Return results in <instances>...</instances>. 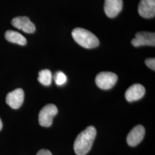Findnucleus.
<instances>
[{"label":"nucleus","instance_id":"17","mask_svg":"<svg viewBox=\"0 0 155 155\" xmlns=\"http://www.w3.org/2000/svg\"><path fill=\"white\" fill-rule=\"evenodd\" d=\"M2 127V122L1 121V118H0V130H1Z\"/></svg>","mask_w":155,"mask_h":155},{"label":"nucleus","instance_id":"4","mask_svg":"<svg viewBox=\"0 0 155 155\" xmlns=\"http://www.w3.org/2000/svg\"><path fill=\"white\" fill-rule=\"evenodd\" d=\"M58 111V108L55 105L48 104L45 106L39 113L40 125L44 127H50L53 122V118L57 114Z\"/></svg>","mask_w":155,"mask_h":155},{"label":"nucleus","instance_id":"6","mask_svg":"<svg viewBox=\"0 0 155 155\" xmlns=\"http://www.w3.org/2000/svg\"><path fill=\"white\" fill-rule=\"evenodd\" d=\"M12 24L15 27L22 30L25 33H32L35 32L36 30L35 24L27 17H15L12 20Z\"/></svg>","mask_w":155,"mask_h":155},{"label":"nucleus","instance_id":"12","mask_svg":"<svg viewBox=\"0 0 155 155\" xmlns=\"http://www.w3.org/2000/svg\"><path fill=\"white\" fill-rule=\"evenodd\" d=\"M5 39L9 42L24 45L27 44V39L21 33L14 31H7L5 34Z\"/></svg>","mask_w":155,"mask_h":155},{"label":"nucleus","instance_id":"11","mask_svg":"<svg viewBox=\"0 0 155 155\" xmlns=\"http://www.w3.org/2000/svg\"><path fill=\"white\" fill-rule=\"evenodd\" d=\"M145 93V89L140 84H134L129 87L125 92V98L128 102H133L142 98Z\"/></svg>","mask_w":155,"mask_h":155},{"label":"nucleus","instance_id":"1","mask_svg":"<svg viewBox=\"0 0 155 155\" xmlns=\"http://www.w3.org/2000/svg\"><path fill=\"white\" fill-rule=\"evenodd\" d=\"M97 135L96 129L90 126L79 133L74 144V150L77 155H86L91 150Z\"/></svg>","mask_w":155,"mask_h":155},{"label":"nucleus","instance_id":"14","mask_svg":"<svg viewBox=\"0 0 155 155\" xmlns=\"http://www.w3.org/2000/svg\"><path fill=\"white\" fill-rule=\"evenodd\" d=\"M54 80L58 86H62L67 82L66 75L61 71L56 72L54 76Z\"/></svg>","mask_w":155,"mask_h":155},{"label":"nucleus","instance_id":"7","mask_svg":"<svg viewBox=\"0 0 155 155\" xmlns=\"http://www.w3.org/2000/svg\"><path fill=\"white\" fill-rule=\"evenodd\" d=\"M24 99V93L21 89H17L9 93L6 98V104L12 108L17 109L21 107Z\"/></svg>","mask_w":155,"mask_h":155},{"label":"nucleus","instance_id":"9","mask_svg":"<svg viewBox=\"0 0 155 155\" xmlns=\"http://www.w3.org/2000/svg\"><path fill=\"white\" fill-rule=\"evenodd\" d=\"M139 15L145 18H153L155 16V0H141L139 3Z\"/></svg>","mask_w":155,"mask_h":155},{"label":"nucleus","instance_id":"8","mask_svg":"<svg viewBox=\"0 0 155 155\" xmlns=\"http://www.w3.org/2000/svg\"><path fill=\"white\" fill-rule=\"evenodd\" d=\"M145 133V128L141 125H138L133 127L127 135V144L131 147L137 145L144 139Z\"/></svg>","mask_w":155,"mask_h":155},{"label":"nucleus","instance_id":"5","mask_svg":"<svg viewBox=\"0 0 155 155\" xmlns=\"http://www.w3.org/2000/svg\"><path fill=\"white\" fill-rule=\"evenodd\" d=\"M132 45L135 47L144 45L155 46V33L148 32H139L132 39Z\"/></svg>","mask_w":155,"mask_h":155},{"label":"nucleus","instance_id":"2","mask_svg":"<svg viewBox=\"0 0 155 155\" xmlns=\"http://www.w3.org/2000/svg\"><path fill=\"white\" fill-rule=\"evenodd\" d=\"M72 36L78 45L85 48H95L100 44L99 40L95 35L83 28H75L72 31Z\"/></svg>","mask_w":155,"mask_h":155},{"label":"nucleus","instance_id":"13","mask_svg":"<svg viewBox=\"0 0 155 155\" xmlns=\"http://www.w3.org/2000/svg\"><path fill=\"white\" fill-rule=\"evenodd\" d=\"M52 73L48 69L43 70L39 72L38 81L45 86H50L52 82Z\"/></svg>","mask_w":155,"mask_h":155},{"label":"nucleus","instance_id":"3","mask_svg":"<svg viewBox=\"0 0 155 155\" xmlns=\"http://www.w3.org/2000/svg\"><path fill=\"white\" fill-rule=\"evenodd\" d=\"M117 79V75L113 72H101L95 78V83L100 89L109 90L114 86Z\"/></svg>","mask_w":155,"mask_h":155},{"label":"nucleus","instance_id":"16","mask_svg":"<svg viewBox=\"0 0 155 155\" xmlns=\"http://www.w3.org/2000/svg\"><path fill=\"white\" fill-rule=\"evenodd\" d=\"M36 155H52L50 150H41L38 152Z\"/></svg>","mask_w":155,"mask_h":155},{"label":"nucleus","instance_id":"10","mask_svg":"<svg viewBox=\"0 0 155 155\" xmlns=\"http://www.w3.org/2000/svg\"><path fill=\"white\" fill-rule=\"evenodd\" d=\"M122 0H105L104 11L106 16L110 18L116 17L121 11Z\"/></svg>","mask_w":155,"mask_h":155},{"label":"nucleus","instance_id":"15","mask_svg":"<svg viewBox=\"0 0 155 155\" xmlns=\"http://www.w3.org/2000/svg\"><path fill=\"white\" fill-rule=\"evenodd\" d=\"M145 63L147 66L148 67L152 70H155V58H150L145 60Z\"/></svg>","mask_w":155,"mask_h":155}]
</instances>
